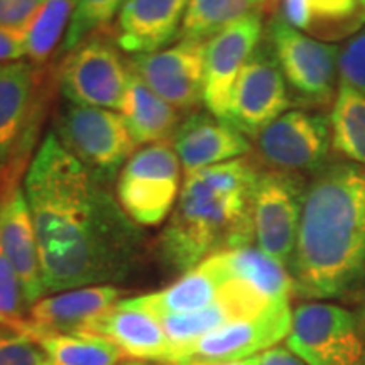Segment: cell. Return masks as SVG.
I'll use <instances>...</instances> for the list:
<instances>
[{
  "instance_id": "6da1fadb",
  "label": "cell",
  "mask_w": 365,
  "mask_h": 365,
  "mask_svg": "<svg viewBox=\"0 0 365 365\" xmlns=\"http://www.w3.org/2000/svg\"><path fill=\"white\" fill-rule=\"evenodd\" d=\"M24 191L46 293L120 282L140 264L143 232L54 132L27 168Z\"/></svg>"
},
{
  "instance_id": "7a4b0ae2",
  "label": "cell",
  "mask_w": 365,
  "mask_h": 365,
  "mask_svg": "<svg viewBox=\"0 0 365 365\" xmlns=\"http://www.w3.org/2000/svg\"><path fill=\"white\" fill-rule=\"evenodd\" d=\"M287 271L294 294L307 299H336L364 289L365 168L331 161L312 176Z\"/></svg>"
},
{
  "instance_id": "3957f363",
  "label": "cell",
  "mask_w": 365,
  "mask_h": 365,
  "mask_svg": "<svg viewBox=\"0 0 365 365\" xmlns=\"http://www.w3.org/2000/svg\"><path fill=\"white\" fill-rule=\"evenodd\" d=\"M259 173L254 159L239 158L186 176L159 237L164 266L185 274L212 255L252 245L250 195Z\"/></svg>"
},
{
  "instance_id": "277c9868",
  "label": "cell",
  "mask_w": 365,
  "mask_h": 365,
  "mask_svg": "<svg viewBox=\"0 0 365 365\" xmlns=\"http://www.w3.org/2000/svg\"><path fill=\"white\" fill-rule=\"evenodd\" d=\"M267 43L291 97L314 110L331 108L340 86V46L309 38L279 16L269 22Z\"/></svg>"
},
{
  "instance_id": "5b68a950",
  "label": "cell",
  "mask_w": 365,
  "mask_h": 365,
  "mask_svg": "<svg viewBox=\"0 0 365 365\" xmlns=\"http://www.w3.org/2000/svg\"><path fill=\"white\" fill-rule=\"evenodd\" d=\"M286 349L304 365H365L364 322L335 303H303L293 312Z\"/></svg>"
},
{
  "instance_id": "8992f818",
  "label": "cell",
  "mask_w": 365,
  "mask_h": 365,
  "mask_svg": "<svg viewBox=\"0 0 365 365\" xmlns=\"http://www.w3.org/2000/svg\"><path fill=\"white\" fill-rule=\"evenodd\" d=\"M54 134L100 182L112 181L135 149L124 117L108 108L68 103Z\"/></svg>"
},
{
  "instance_id": "52a82bcc",
  "label": "cell",
  "mask_w": 365,
  "mask_h": 365,
  "mask_svg": "<svg viewBox=\"0 0 365 365\" xmlns=\"http://www.w3.org/2000/svg\"><path fill=\"white\" fill-rule=\"evenodd\" d=\"M181 168L168 140L132 154L117 178V200L132 222L156 227L166 220L181 191Z\"/></svg>"
},
{
  "instance_id": "ba28073f",
  "label": "cell",
  "mask_w": 365,
  "mask_h": 365,
  "mask_svg": "<svg viewBox=\"0 0 365 365\" xmlns=\"http://www.w3.org/2000/svg\"><path fill=\"white\" fill-rule=\"evenodd\" d=\"M308 181L298 173L261 170L250 195L254 242L274 261L289 267Z\"/></svg>"
},
{
  "instance_id": "9c48e42d",
  "label": "cell",
  "mask_w": 365,
  "mask_h": 365,
  "mask_svg": "<svg viewBox=\"0 0 365 365\" xmlns=\"http://www.w3.org/2000/svg\"><path fill=\"white\" fill-rule=\"evenodd\" d=\"M257 161L266 170L314 173L331 154L330 117L307 110H287L255 137Z\"/></svg>"
},
{
  "instance_id": "30bf717a",
  "label": "cell",
  "mask_w": 365,
  "mask_h": 365,
  "mask_svg": "<svg viewBox=\"0 0 365 365\" xmlns=\"http://www.w3.org/2000/svg\"><path fill=\"white\" fill-rule=\"evenodd\" d=\"M129 65L110 41L91 36L68 54L59 68L61 93L70 103L120 110L124 107Z\"/></svg>"
},
{
  "instance_id": "8fae6325",
  "label": "cell",
  "mask_w": 365,
  "mask_h": 365,
  "mask_svg": "<svg viewBox=\"0 0 365 365\" xmlns=\"http://www.w3.org/2000/svg\"><path fill=\"white\" fill-rule=\"evenodd\" d=\"M293 323L289 301L269 304L261 313L234 319L185 346L178 362H235L267 352L287 339Z\"/></svg>"
},
{
  "instance_id": "7c38bea8",
  "label": "cell",
  "mask_w": 365,
  "mask_h": 365,
  "mask_svg": "<svg viewBox=\"0 0 365 365\" xmlns=\"http://www.w3.org/2000/svg\"><path fill=\"white\" fill-rule=\"evenodd\" d=\"M289 88L271 46L261 43L237 76L225 120L245 137H255L291 107Z\"/></svg>"
},
{
  "instance_id": "4fadbf2b",
  "label": "cell",
  "mask_w": 365,
  "mask_h": 365,
  "mask_svg": "<svg viewBox=\"0 0 365 365\" xmlns=\"http://www.w3.org/2000/svg\"><path fill=\"white\" fill-rule=\"evenodd\" d=\"M205 46L207 41L181 39L171 48L134 54L129 65L164 102L193 113L203 102Z\"/></svg>"
},
{
  "instance_id": "5bb4252c",
  "label": "cell",
  "mask_w": 365,
  "mask_h": 365,
  "mask_svg": "<svg viewBox=\"0 0 365 365\" xmlns=\"http://www.w3.org/2000/svg\"><path fill=\"white\" fill-rule=\"evenodd\" d=\"M262 14H250L207 41L203 102L215 117L225 120L237 76L262 43Z\"/></svg>"
},
{
  "instance_id": "9a60e30c",
  "label": "cell",
  "mask_w": 365,
  "mask_h": 365,
  "mask_svg": "<svg viewBox=\"0 0 365 365\" xmlns=\"http://www.w3.org/2000/svg\"><path fill=\"white\" fill-rule=\"evenodd\" d=\"M38 90L39 71L31 63L0 65V171L33 144Z\"/></svg>"
},
{
  "instance_id": "2e32d148",
  "label": "cell",
  "mask_w": 365,
  "mask_h": 365,
  "mask_svg": "<svg viewBox=\"0 0 365 365\" xmlns=\"http://www.w3.org/2000/svg\"><path fill=\"white\" fill-rule=\"evenodd\" d=\"M78 333L108 340L127 360L161 362L164 365H173L176 360L175 345L166 336L161 323L124 301H118L115 307L90 319Z\"/></svg>"
},
{
  "instance_id": "e0dca14e",
  "label": "cell",
  "mask_w": 365,
  "mask_h": 365,
  "mask_svg": "<svg viewBox=\"0 0 365 365\" xmlns=\"http://www.w3.org/2000/svg\"><path fill=\"white\" fill-rule=\"evenodd\" d=\"M0 245L19 277L26 303L31 308L43 298L46 289L33 217L19 182L0 198Z\"/></svg>"
},
{
  "instance_id": "ac0fdd59",
  "label": "cell",
  "mask_w": 365,
  "mask_h": 365,
  "mask_svg": "<svg viewBox=\"0 0 365 365\" xmlns=\"http://www.w3.org/2000/svg\"><path fill=\"white\" fill-rule=\"evenodd\" d=\"M173 148L186 176L239 159L250 153V143L242 132L213 113L193 112L178 125Z\"/></svg>"
},
{
  "instance_id": "d6986e66",
  "label": "cell",
  "mask_w": 365,
  "mask_h": 365,
  "mask_svg": "<svg viewBox=\"0 0 365 365\" xmlns=\"http://www.w3.org/2000/svg\"><path fill=\"white\" fill-rule=\"evenodd\" d=\"M124 294L125 291L120 287L100 284L41 298L27 312L24 333L29 336L41 333H78L90 319L115 307Z\"/></svg>"
},
{
  "instance_id": "ffe728a7",
  "label": "cell",
  "mask_w": 365,
  "mask_h": 365,
  "mask_svg": "<svg viewBox=\"0 0 365 365\" xmlns=\"http://www.w3.org/2000/svg\"><path fill=\"white\" fill-rule=\"evenodd\" d=\"M190 0H125L117 22V44L130 54L153 53L180 36Z\"/></svg>"
},
{
  "instance_id": "44dd1931",
  "label": "cell",
  "mask_w": 365,
  "mask_h": 365,
  "mask_svg": "<svg viewBox=\"0 0 365 365\" xmlns=\"http://www.w3.org/2000/svg\"><path fill=\"white\" fill-rule=\"evenodd\" d=\"M227 272L220 255L205 259L191 271L185 272L176 282L156 293L122 299L132 308L143 309L150 317L163 319L175 314L198 312L220 299Z\"/></svg>"
},
{
  "instance_id": "7402d4cb",
  "label": "cell",
  "mask_w": 365,
  "mask_h": 365,
  "mask_svg": "<svg viewBox=\"0 0 365 365\" xmlns=\"http://www.w3.org/2000/svg\"><path fill=\"white\" fill-rule=\"evenodd\" d=\"M279 7L287 24L323 43L346 41L365 26V0H281Z\"/></svg>"
},
{
  "instance_id": "603a6c76",
  "label": "cell",
  "mask_w": 365,
  "mask_h": 365,
  "mask_svg": "<svg viewBox=\"0 0 365 365\" xmlns=\"http://www.w3.org/2000/svg\"><path fill=\"white\" fill-rule=\"evenodd\" d=\"M122 117L135 145L164 143L175 135L178 125L181 124L180 112L158 97L130 65Z\"/></svg>"
},
{
  "instance_id": "cb8c5ba5",
  "label": "cell",
  "mask_w": 365,
  "mask_h": 365,
  "mask_svg": "<svg viewBox=\"0 0 365 365\" xmlns=\"http://www.w3.org/2000/svg\"><path fill=\"white\" fill-rule=\"evenodd\" d=\"M223 267L232 279L242 282L267 303L291 301L293 279L287 269L261 249L242 247L220 252Z\"/></svg>"
},
{
  "instance_id": "d4e9b609",
  "label": "cell",
  "mask_w": 365,
  "mask_h": 365,
  "mask_svg": "<svg viewBox=\"0 0 365 365\" xmlns=\"http://www.w3.org/2000/svg\"><path fill=\"white\" fill-rule=\"evenodd\" d=\"M331 149L346 163L365 168V95L341 85L330 112Z\"/></svg>"
},
{
  "instance_id": "484cf974",
  "label": "cell",
  "mask_w": 365,
  "mask_h": 365,
  "mask_svg": "<svg viewBox=\"0 0 365 365\" xmlns=\"http://www.w3.org/2000/svg\"><path fill=\"white\" fill-rule=\"evenodd\" d=\"M49 365H120L127 357L108 340L86 333H41L31 336Z\"/></svg>"
},
{
  "instance_id": "4316f807",
  "label": "cell",
  "mask_w": 365,
  "mask_h": 365,
  "mask_svg": "<svg viewBox=\"0 0 365 365\" xmlns=\"http://www.w3.org/2000/svg\"><path fill=\"white\" fill-rule=\"evenodd\" d=\"M250 14H264L255 0H190L181 39L208 41Z\"/></svg>"
},
{
  "instance_id": "83f0119b",
  "label": "cell",
  "mask_w": 365,
  "mask_h": 365,
  "mask_svg": "<svg viewBox=\"0 0 365 365\" xmlns=\"http://www.w3.org/2000/svg\"><path fill=\"white\" fill-rule=\"evenodd\" d=\"M71 14L73 0H48L44 4L26 31V58L31 65L38 68L48 63L70 26Z\"/></svg>"
},
{
  "instance_id": "f1b7e54d",
  "label": "cell",
  "mask_w": 365,
  "mask_h": 365,
  "mask_svg": "<svg viewBox=\"0 0 365 365\" xmlns=\"http://www.w3.org/2000/svg\"><path fill=\"white\" fill-rule=\"evenodd\" d=\"M124 0H73V14L61 51L71 53L110 24Z\"/></svg>"
},
{
  "instance_id": "f546056e",
  "label": "cell",
  "mask_w": 365,
  "mask_h": 365,
  "mask_svg": "<svg viewBox=\"0 0 365 365\" xmlns=\"http://www.w3.org/2000/svg\"><path fill=\"white\" fill-rule=\"evenodd\" d=\"M27 312L29 309L19 277L0 245V327L24 333Z\"/></svg>"
},
{
  "instance_id": "4dcf8cb0",
  "label": "cell",
  "mask_w": 365,
  "mask_h": 365,
  "mask_svg": "<svg viewBox=\"0 0 365 365\" xmlns=\"http://www.w3.org/2000/svg\"><path fill=\"white\" fill-rule=\"evenodd\" d=\"M0 365H49V360L29 335L0 327Z\"/></svg>"
},
{
  "instance_id": "1f68e13d",
  "label": "cell",
  "mask_w": 365,
  "mask_h": 365,
  "mask_svg": "<svg viewBox=\"0 0 365 365\" xmlns=\"http://www.w3.org/2000/svg\"><path fill=\"white\" fill-rule=\"evenodd\" d=\"M339 78L365 95V26L339 49Z\"/></svg>"
},
{
  "instance_id": "d6a6232c",
  "label": "cell",
  "mask_w": 365,
  "mask_h": 365,
  "mask_svg": "<svg viewBox=\"0 0 365 365\" xmlns=\"http://www.w3.org/2000/svg\"><path fill=\"white\" fill-rule=\"evenodd\" d=\"M48 0H0V27L26 33Z\"/></svg>"
},
{
  "instance_id": "836d02e7",
  "label": "cell",
  "mask_w": 365,
  "mask_h": 365,
  "mask_svg": "<svg viewBox=\"0 0 365 365\" xmlns=\"http://www.w3.org/2000/svg\"><path fill=\"white\" fill-rule=\"evenodd\" d=\"M26 58V33L0 27V65L21 61Z\"/></svg>"
},
{
  "instance_id": "e575fe53",
  "label": "cell",
  "mask_w": 365,
  "mask_h": 365,
  "mask_svg": "<svg viewBox=\"0 0 365 365\" xmlns=\"http://www.w3.org/2000/svg\"><path fill=\"white\" fill-rule=\"evenodd\" d=\"M261 365H304L301 360L282 346H274L267 352L261 354Z\"/></svg>"
},
{
  "instance_id": "d590c367",
  "label": "cell",
  "mask_w": 365,
  "mask_h": 365,
  "mask_svg": "<svg viewBox=\"0 0 365 365\" xmlns=\"http://www.w3.org/2000/svg\"><path fill=\"white\" fill-rule=\"evenodd\" d=\"M175 365H261V355L255 357L245 359V360H235V362H218V364H205V362H181Z\"/></svg>"
},
{
  "instance_id": "8d00e7d4",
  "label": "cell",
  "mask_w": 365,
  "mask_h": 365,
  "mask_svg": "<svg viewBox=\"0 0 365 365\" xmlns=\"http://www.w3.org/2000/svg\"><path fill=\"white\" fill-rule=\"evenodd\" d=\"M262 7L264 12H271L281 4V0H255Z\"/></svg>"
},
{
  "instance_id": "74e56055",
  "label": "cell",
  "mask_w": 365,
  "mask_h": 365,
  "mask_svg": "<svg viewBox=\"0 0 365 365\" xmlns=\"http://www.w3.org/2000/svg\"><path fill=\"white\" fill-rule=\"evenodd\" d=\"M16 185H17V182H16ZM11 186H14L12 182H9L6 175H4V173H0V198H2V195L6 193V191L11 188Z\"/></svg>"
},
{
  "instance_id": "f35d334b",
  "label": "cell",
  "mask_w": 365,
  "mask_h": 365,
  "mask_svg": "<svg viewBox=\"0 0 365 365\" xmlns=\"http://www.w3.org/2000/svg\"><path fill=\"white\" fill-rule=\"evenodd\" d=\"M125 365H159L156 362H139V360H127Z\"/></svg>"
},
{
  "instance_id": "ab89813d",
  "label": "cell",
  "mask_w": 365,
  "mask_h": 365,
  "mask_svg": "<svg viewBox=\"0 0 365 365\" xmlns=\"http://www.w3.org/2000/svg\"><path fill=\"white\" fill-rule=\"evenodd\" d=\"M359 314H360V318H362V322H364V328H365V296L362 298V307H360V312H359Z\"/></svg>"
},
{
  "instance_id": "60d3db41",
  "label": "cell",
  "mask_w": 365,
  "mask_h": 365,
  "mask_svg": "<svg viewBox=\"0 0 365 365\" xmlns=\"http://www.w3.org/2000/svg\"><path fill=\"white\" fill-rule=\"evenodd\" d=\"M120 365H125V364H124V362H122V364H120Z\"/></svg>"
},
{
  "instance_id": "b9f144b4",
  "label": "cell",
  "mask_w": 365,
  "mask_h": 365,
  "mask_svg": "<svg viewBox=\"0 0 365 365\" xmlns=\"http://www.w3.org/2000/svg\"><path fill=\"white\" fill-rule=\"evenodd\" d=\"M124 2H125V0H124Z\"/></svg>"
}]
</instances>
